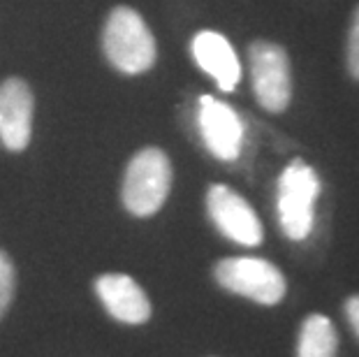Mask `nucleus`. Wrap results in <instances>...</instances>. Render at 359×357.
<instances>
[{"mask_svg": "<svg viewBox=\"0 0 359 357\" xmlns=\"http://www.w3.org/2000/svg\"><path fill=\"white\" fill-rule=\"evenodd\" d=\"M102 49L107 60L123 74H142L156 63V37L147 21L133 7L109 12L102 30Z\"/></svg>", "mask_w": 359, "mask_h": 357, "instance_id": "obj_1", "label": "nucleus"}, {"mask_svg": "<svg viewBox=\"0 0 359 357\" xmlns=\"http://www.w3.org/2000/svg\"><path fill=\"white\" fill-rule=\"evenodd\" d=\"M172 188V163L165 151L156 147L142 149L128 163L123 188V207L133 216H154L163 207Z\"/></svg>", "mask_w": 359, "mask_h": 357, "instance_id": "obj_2", "label": "nucleus"}, {"mask_svg": "<svg viewBox=\"0 0 359 357\" xmlns=\"http://www.w3.org/2000/svg\"><path fill=\"white\" fill-rule=\"evenodd\" d=\"M320 179L316 170L304 161H292L278 179V220L285 237L302 241L313 230Z\"/></svg>", "mask_w": 359, "mask_h": 357, "instance_id": "obj_3", "label": "nucleus"}, {"mask_svg": "<svg viewBox=\"0 0 359 357\" xmlns=\"http://www.w3.org/2000/svg\"><path fill=\"white\" fill-rule=\"evenodd\" d=\"M213 274L225 290L266 307L278 304L287 290L283 271L262 257H225L216 264Z\"/></svg>", "mask_w": 359, "mask_h": 357, "instance_id": "obj_4", "label": "nucleus"}, {"mask_svg": "<svg viewBox=\"0 0 359 357\" xmlns=\"http://www.w3.org/2000/svg\"><path fill=\"white\" fill-rule=\"evenodd\" d=\"M248 58L257 102L266 112H283L292 97V74L285 49L273 42H255Z\"/></svg>", "mask_w": 359, "mask_h": 357, "instance_id": "obj_5", "label": "nucleus"}, {"mask_svg": "<svg viewBox=\"0 0 359 357\" xmlns=\"http://www.w3.org/2000/svg\"><path fill=\"white\" fill-rule=\"evenodd\" d=\"M206 209H209L213 225L227 239H232L241 246L262 244V223H259L253 207L239 193H234L232 188L223 184L211 186L209 193H206Z\"/></svg>", "mask_w": 359, "mask_h": 357, "instance_id": "obj_6", "label": "nucleus"}, {"mask_svg": "<svg viewBox=\"0 0 359 357\" xmlns=\"http://www.w3.org/2000/svg\"><path fill=\"white\" fill-rule=\"evenodd\" d=\"M197 126H200L206 149L218 161L232 163L239 158L243 144V123L230 105L211 95H202L200 109H197Z\"/></svg>", "mask_w": 359, "mask_h": 357, "instance_id": "obj_7", "label": "nucleus"}, {"mask_svg": "<svg viewBox=\"0 0 359 357\" xmlns=\"http://www.w3.org/2000/svg\"><path fill=\"white\" fill-rule=\"evenodd\" d=\"M33 90L19 77L0 83V142L7 151H24L33 135Z\"/></svg>", "mask_w": 359, "mask_h": 357, "instance_id": "obj_8", "label": "nucleus"}, {"mask_svg": "<svg viewBox=\"0 0 359 357\" xmlns=\"http://www.w3.org/2000/svg\"><path fill=\"white\" fill-rule=\"evenodd\" d=\"M95 292L102 307L118 323L142 325L151 318V302L142 285L128 274H102L95 278Z\"/></svg>", "mask_w": 359, "mask_h": 357, "instance_id": "obj_9", "label": "nucleus"}, {"mask_svg": "<svg viewBox=\"0 0 359 357\" xmlns=\"http://www.w3.org/2000/svg\"><path fill=\"white\" fill-rule=\"evenodd\" d=\"M193 58L202 70L220 86L234 90L241 79V63L225 35L216 30H202L193 37Z\"/></svg>", "mask_w": 359, "mask_h": 357, "instance_id": "obj_10", "label": "nucleus"}, {"mask_svg": "<svg viewBox=\"0 0 359 357\" xmlns=\"http://www.w3.org/2000/svg\"><path fill=\"white\" fill-rule=\"evenodd\" d=\"M339 337L332 321L323 314L309 316L297 341V357H336Z\"/></svg>", "mask_w": 359, "mask_h": 357, "instance_id": "obj_11", "label": "nucleus"}, {"mask_svg": "<svg viewBox=\"0 0 359 357\" xmlns=\"http://www.w3.org/2000/svg\"><path fill=\"white\" fill-rule=\"evenodd\" d=\"M14 283H17V271L5 250H0V318L10 309L14 297Z\"/></svg>", "mask_w": 359, "mask_h": 357, "instance_id": "obj_12", "label": "nucleus"}, {"mask_svg": "<svg viewBox=\"0 0 359 357\" xmlns=\"http://www.w3.org/2000/svg\"><path fill=\"white\" fill-rule=\"evenodd\" d=\"M348 67L350 74L359 79V10L353 19V28H350V37H348Z\"/></svg>", "mask_w": 359, "mask_h": 357, "instance_id": "obj_13", "label": "nucleus"}, {"mask_svg": "<svg viewBox=\"0 0 359 357\" xmlns=\"http://www.w3.org/2000/svg\"><path fill=\"white\" fill-rule=\"evenodd\" d=\"M346 316L359 337V295H353V297L346 302Z\"/></svg>", "mask_w": 359, "mask_h": 357, "instance_id": "obj_14", "label": "nucleus"}]
</instances>
